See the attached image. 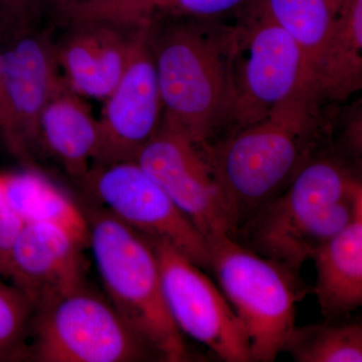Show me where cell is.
<instances>
[{
  "label": "cell",
  "instance_id": "3",
  "mask_svg": "<svg viewBox=\"0 0 362 362\" xmlns=\"http://www.w3.org/2000/svg\"><path fill=\"white\" fill-rule=\"evenodd\" d=\"M233 28L206 20L175 21L157 28L149 44L158 78L162 121L197 146L216 139L226 125L232 101Z\"/></svg>",
  "mask_w": 362,
  "mask_h": 362
},
{
  "label": "cell",
  "instance_id": "13",
  "mask_svg": "<svg viewBox=\"0 0 362 362\" xmlns=\"http://www.w3.org/2000/svg\"><path fill=\"white\" fill-rule=\"evenodd\" d=\"M86 247L65 228L26 223L11 250L7 280L35 310L86 286Z\"/></svg>",
  "mask_w": 362,
  "mask_h": 362
},
{
  "label": "cell",
  "instance_id": "19",
  "mask_svg": "<svg viewBox=\"0 0 362 362\" xmlns=\"http://www.w3.org/2000/svg\"><path fill=\"white\" fill-rule=\"evenodd\" d=\"M345 1L255 0L254 7L291 35L303 51L311 71Z\"/></svg>",
  "mask_w": 362,
  "mask_h": 362
},
{
  "label": "cell",
  "instance_id": "24",
  "mask_svg": "<svg viewBox=\"0 0 362 362\" xmlns=\"http://www.w3.org/2000/svg\"><path fill=\"white\" fill-rule=\"evenodd\" d=\"M42 0H0V16L6 30L37 28Z\"/></svg>",
  "mask_w": 362,
  "mask_h": 362
},
{
  "label": "cell",
  "instance_id": "8",
  "mask_svg": "<svg viewBox=\"0 0 362 362\" xmlns=\"http://www.w3.org/2000/svg\"><path fill=\"white\" fill-rule=\"evenodd\" d=\"M82 182L98 206L147 240L168 243L209 270L206 238L137 162L95 166Z\"/></svg>",
  "mask_w": 362,
  "mask_h": 362
},
{
  "label": "cell",
  "instance_id": "12",
  "mask_svg": "<svg viewBox=\"0 0 362 362\" xmlns=\"http://www.w3.org/2000/svg\"><path fill=\"white\" fill-rule=\"evenodd\" d=\"M151 21L140 30L122 77L104 100L92 168L136 161L160 126L163 107L149 44Z\"/></svg>",
  "mask_w": 362,
  "mask_h": 362
},
{
  "label": "cell",
  "instance_id": "2",
  "mask_svg": "<svg viewBox=\"0 0 362 362\" xmlns=\"http://www.w3.org/2000/svg\"><path fill=\"white\" fill-rule=\"evenodd\" d=\"M361 207L362 182L354 162L323 146L233 238L262 256L300 272Z\"/></svg>",
  "mask_w": 362,
  "mask_h": 362
},
{
  "label": "cell",
  "instance_id": "21",
  "mask_svg": "<svg viewBox=\"0 0 362 362\" xmlns=\"http://www.w3.org/2000/svg\"><path fill=\"white\" fill-rule=\"evenodd\" d=\"M33 311L28 298L0 275V361L28 357Z\"/></svg>",
  "mask_w": 362,
  "mask_h": 362
},
{
  "label": "cell",
  "instance_id": "22",
  "mask_svg": "<svg viewBox=\"0 0 362 362\" xmlns=\"http://www.w3.org/2000/svg\"><path fill=\"white\" fill-rule=\"evenodd\" d=\"M252 0H152L153 16L157 13L181 18L209 20L237 11Z\"/></svg>",
  "mask_w": 362,
  "mask_h": 362
},
{
  "label": "cell",
  "instance_id": "4",
  "mask_svg": "<svg viewBox=\"0 0 362 362\" xmlns=\"http://www.w3.org/2000/svg\"><path fill=\"white\" fill-rule=\"evenodd\" d=\"M84 211L88 247L107 299L160 361H189L166 306L158 262L148 240L96 204Z\"/></svg>",
  "mask_w": 362,
  "mask_h": 362
},
{
  "label": "cell",
  "instance_id": "15",
  "mask_svg": "<svg viewBox=\"0 0 362 362\" xmlns=\"http://www.w3.org/2000/svg\"><path fill=\"white\" fill-rule=\"evenodd\" d=\"M39 138L40 149L56 158L69 175L82 181L99 147V119L85 98L66 86L42 112Z\"/></svg>",
  "mask_w": 362,
  "mask_h": 362
},
{
  "label": "cell",
  "instance_id": "27",
  "mask_svg": "<svg viewBox=\"0 0 362 362\" xmlns=\"http://www.w3.org/2000/svg\"><path fill=\"white\" fill-rule=\"evenodd\" d=\"M102 1L103 0H73L63 21L68 23L70 21L82 20Z\"/></svg>",
  "mask_w": 362,
  "mask_h": 362
},
{
  "label": "cell",
  "instance_id": "17",
  "mask_svg": "<svg viewBox=\"0 0 362 362\" xmlns=\"http://www.w3.org/2000/svg\"><path fill=\"white\" fill-rule=\"evenodd\" d=\"M320 100L341 102L362 88V0H346L311 69Z\"/></svg>",
  "mask_w": 362,
  "mask_h": 362
},
{
  "label": "cell",
  "instance_id": "5",
  "mask_svg": "<svg viewBox=\"0 0 362 362\" xmlns=\"http://www.w3.org/2000/svg\"><path fill=\"white\" fill-rule=\"evenodd\" d=\"M209 270L246 330L252 361L272 362L295 328L306 285L300 272L252 251L230 235L207 240Z\"/></svg>",
  "mask_w": 362,
  "mask_h": 362
},
{
  "label": "cell",
  "instance_id": "7",
  "mask_svg": "<svg viewBox=\"0 0 362 362\" xmlns=\"http://www.w3.org/2000/svg\"><path fill=\"white\" fill-rule=\"evenodd\" d=\"M230 75L228 134L258 122L290 98L315 90L301 47L284 28L255 7L233 28Z\"/></svg>",
  "mask_w": 362,
  "mask_h": 362
},
{
  "label": "cell",
  "instance_id": "25",
  "mask_svg": "<svg viewBox=\"0 0 362 362\" xmlns=\"http://www.w3.org/2000/svg\"><path fill=\"white\" fill-rule=\"evenodd\" d=\"M349 119L345 125L344 133L342 136V150L340 153L343 154L349 160L358 162L361 156L362 149V116L361 106H356L354 110L349 114Z\"/></svg>",
  "mask_w": 362,
  "mask_h": 362
},
{
  "label": "cell",
  "instance_id": "28",
  "mask_svg": "<svg viewBox=\"0 0 362 362\" xmlns=\"http://www.w3.org/2000/svg\"><path fill=\"white\" fill-rule=\"evenodd\" d=\"M44 6L49 7L59 18L64 20L73 0H42Z\"/></svg>",
  "mask_w": 362,
  "mask_h": 362
},
{
  "label": "cell",
  "instance_id": "6",
  "mask_svg": "<svg viewBox=\"0 0 362 362\" xmlns=\"http://www.w3.org/2000/svg\"><path fill=\"white\" fill-rule=\"evenodd\" d=\"M28 358L39 362H139L158 354L86 286L33 311Z\"/></svg>",
  "mask_w": 362,
  "mask_h": 362
},
{
  "label": "cell",
  "instance_id": "10",
  "mask_svg": "<svg viewBox=\"0 0 362 362\" xmlns=\"http://www.w3.org/2000/svg\"><path fill=\"white\" fill-rule=\"evenodd\" d=\"M206 238L232 235L225 197L201 147L161 121L136 158Z\"/></svg>",
  "mask_w": 362,
  "mask_h": 362
},
{
  "label": "cell",
  "instance_id": "26",
  "mask_svg": "<svg viewBox=\"0 0 362 362\" xmlns=\"http://www.w3.org/2000/svg\"><path fill=\"white\" fill-rule=\"evenodd\" d=\"M0 134L6 142L7 148L14 156L20 159V146H18V137H16V129H14L13 117L9 110L8 104L4 88H2L1 80H0Z\"/></svg>",
  "mask_w": 362,
  "mask_h": 362
},
{
  "label": "cell",
  "instance_id": "9",
  "mask_svg": "<svg viewBox=\"0 0 362 362\" xmlns=\"http://www.w3.org/2000/svg\"><path fill=\"white\" fill-rule=\"evenodd\" d=\"M147 240L156 252L164 300L178 330L221 361H252L242 321L204 270L168 243Z\"/></svg>",
  "mask_w": 362,
  "mask_h": 362
},
{
  "label": "cell",
  "instance_id": "20",
  "mask_svg": "<svg viewBox=\"0 0 362 362\" xmlns=\"http://www.w3.org/2000/svg\"><path fill=\"white\" fill-rule=\"evenodd\" d=\"M283 351L298 362H361V323L327 320L304 327L295 326Z\"/></svg>",
  "mask_w": 362,
  "mask_h": 362
},
{
  "label": "cell",
  "instance_id": "14",
  "mask_svg": "<svg viewBox=\"0 0 362 362\" xmlns=\"http://www.w3.org/2000/svg\"><path fill=\"white\" fill-rule=\"evenodd\" d=\"M145 23L135 26L95 21L66 23L68 32L56 42L66 87L85 99L104 101L122 77Z\"/></svg>",
  "mask_w": 362,
  "mask_h": 362
},
{
  "label": "cell",
  "instance_id": "16",
  "mask_svg": "<svg viewBox=\"0 0 362 362\" xmlns=\"http://www.w3.org/2000/svg\"><path fill=\"white\" fill-rule=\"evenodd\" d=\"M314 294L326 320H337L362 304V207L349 225L312 256Z\"/></svg>",
  "mask_w": 362,
  "mask_h": 362
},
{
  "label": "cell",
  "instance_id": "11",
  "mask_svg": "<svg viewBox=\"0 0 362 362\" xmlns=\"http://www.w3.org/2000/svg\"><path fill=\"white\" fill-rule=\"evenodd\" d=\"M6 32L0 47V80L13 117L20 160L33 168V153L40 148V117L66 85L51 33L37 28Z\"/></svg>",
  "mask_w": 362,
  "mask_h": 362
},
{
  "label": "cell",
  "instance_id": "23",
  "mask_svg": "<svg viewBox=\"0 0 362 362\" xmlns=\"http://www.w3.org/2000/svg\"><path fill=\"white\" fill-rule=\"evenodd\" d=\"M23 223L7 202L0 176V275L7 279L9 258Z\"/></svg>",
  "mask_w": 362,
  "mask_h": 362
},
{
  "label": "cell",
  "instance_id": "1",
  "mask_svg": "<svg viewBox=\"0 0 362 362\" xmlns=\"http://www.w3.org/2000/svg\"><path fill=\"white\" fill-rule=\"evenodd\" d=\"M320 101L315 90H304L258 122L201 146L225 197L232 237L324 146Z\"/></svg>",
  "mask_w": 362,
  "mask_h": 362
},
{
  "label": "cell",
  "instance_id": "18",
  "mask_svg": "<svg viewBox=\"0 0 362 362\" xmlns=\"http://www.w3.org/2000/svg\"><path fill=\"white\" fill-rule=\"evenodd\" d=\"M8 204L26 223H49L65 228L88 247V223L81 207L49 178L33 168L0 173Z\"/></svg>",
  "mask_w": 362,
  "mask_h": 362
}]
</instances>
